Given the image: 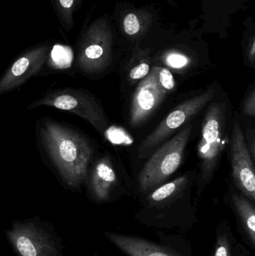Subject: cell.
I'll return each instance as SVG.
<instances>
[{"label":"cell","mask_w":255,"mask_h":256,"mask_svg":"<svg viewBox=\"0 0 255 256\" xmlns=\"http://www.w3.org/2000/svg\"><path fill=\"white\" fill-rule=\"evenodd\" d=\"M215 94V90L209 88L202 94L189 99L177 106L157 126L154 131L145 138L139 148L140 156L148 153V150L155 148L157 144L173 134L177 129L197 115L213 100Z\"/></svg>","instance_id":"obj_7"},{"label":"cell","mask_w":255,"mask_h":256,"mask_svg":"<svg viewBox=\"0 0 255 256\" xmlns=\"http://www.w3.org/2000/svg\"><path fill=\"white\" fill-rule=\"evenodd\" d=\"M7 237L20 256H61L57 240L34 221L14 224Z\"/></svg>","instance_id":"obj_6"},{"label":"cell","mask_w":255,"mask_h":256,"mask_svg":"<svg viewBox=\"0 0 255 256\" xmlns=\"http://www.w3.org/2000/svg\"><path fill=\"white\" fill-rule=\"evenodd\" d=\"M52 106L60 110L76 114L89 122L100 134H106L107 120L98 100L88 92L78 88L55 90L34 100L28 109Z\"/></svg>","instance_id":"obj_4"},{"label":"cell","mask_w":255,"mask_h":256,"mask_svg":"<svg viewBox=\"0 0 255 256\" xmlns=\"http://www.w3.org/2000/svg\"><path fill=\"white\" fill-rule=\"evenodd\" d=\"M82 0H52L55 10L66 28L73 25V12L80 6Z\"/></svg>","instance_id":"obj_17"},{"label":"cell","mask_w":255,"mask_h":256,"mask_svg":"<svg viewBox=\"0 0 255 256\" xmlns=\"http://www.w3.org/2000/svg\"><path fill=\"white\" fill-rule=\"evenodd\" d=\"M136 55L137 62L129 72V78L133 81L144 79L149 74L151 69L148 58V52L146 51L142 50L136 52Z\"/></svg>","instance_id":"obj_18"},{"label":"cell","mask_w":255,"mask_h":256,"mask_svg":"<svg viewBox=\"0 0 255 256\" xmlns=\"http://www.w3.org/2000/svg\"><path fill=\"white\" fill-rule=\"evenodd\" d=\"M163 61L166 66L174 69H183L190 64V58L185 54L172 51L167 52L163 57Z\"/></svg>","instance_id":"obj_20"},{"label":"cell","mask_w":255,"mask_h":256,"mask_svg":"<svg viewBox=\"0 0 255 256\" xmlns=\"http://www.w3.org/2000/svg\"><path fill=\"white\" fill-rule=\"evenodd\" d=\"M244 112L249 116H255V92L253 90L244 102Z\"/></svg>","instance_id":"obj_22"},{"label":"cell","mask_w":255,"mask_h":256,"mask_svg":"<svg viewBox=\"0 0 255 256\" xmlns=\"http://www.w3.org/2000/svg\"><path fill=\"white\" fill-rule=\"evenodd\" d=\"M232 165L233 178L236 186L244 196L255 203V174L254 161L252 159L246 142L240 121L236 120L232 131Z\"/></svg>","instance_id":"obj_8"},{"label":"cell","mask_w":255,"mask_h":256,"mask_svg":"<svg viewBox=\"0 0 255 256\" xmlns=\"http://www.w3.org/2000/svg\"><path fill=\"white\" fill-rule=\"evenodd\" d=\"M166 1H167L169 4H172V6L175 4V0H166Z\"/></svg>","instance_id":"obj_25"},{"label":"cell","mask_w":255,"mask_h":256,"mask_svg":"<svg viewBox=\"0 0 255 256\" xmlns=\"http://www.w3.org/2000/svg\"><path fill=\"white\" fill-rule=\"evenodd\" d=\"M245 248L240 244H237L236 248H235V256H248V254L246 252Z\"/></svg>","instance_id":"obj_24"},{"label":"cell","mask_w":255,"mask_h":256,"mask_svg":"<svg viewBox=\"0 0 255 256\" xmlns=\"http://www.w3.org/2000/svg\"><path fill=\"white\" fill-rule=\"evenodd\" d=\"M98 256V255H97V254H94V256Z\"/></svg>","instance_id":"obj_26"},{"label":"cell","mask_w":255,"mask_h":256,"mask_svg":"<svg viewBox=\"0 0 255 256\" xmlns=\"http://www.w3.org/2000/svg\"><path fill=\"white\" fill-rule=\"evenodd\" d=\"M237 244L228 222H220L216 230V244L213 256H235Z\"/></svg>","instance_id":"obj_15"},{"label":"cell","mask_w":255,"mask_h":256,"mask_svg":"<svg viewBox=\"0 0 255 256\" xmlns=\"http://www.w3.org/2000/svg\"><path fill=\"white\" fill-rule=\"evenodd\" d=\"M247 56L249 62L252 64H255V36H252L249 40L248 46L247 49Z\"/></svg>","instance_id":"obj_23"},{"label":"cell","mask_w":255,"mask_h":256,"mask_svg":"<svg viewBox=\"0 0 255 256\" xmlns=\"http://www.w3.org/2000/svg\"><path fill=\"white\" fill-rule=\"evenodd\" d=\"M112 30L106 18L94 21L85 32L78 48L77 66L86 74H100L112 61Z\"/></svg>","instance_id":"obj_5"},{"label":"cell","mask_w":255,"mask_h":256,"mask_svg":"<svg viewBox=\"0 0 255 256\" xmlns=\"http://www.w3.org/2000/svg\"><path fill=\"white\" fill-rule=\"evenodd\" d=\"M105 237L127 256H183L178 251L139 236L104 232Z\"/></svg>","instance_id":"obj_11"},{"label":"cell","mask_w":255,"mask_h":256,"mask_svg":"<svg viewBox=\"0 0 255 256\" xmlns=\"http://www.w3.org/2000/svg\"><path fill=\"white\" fill-rule=\"evenodd\" d=\"M42 142L63 182L79 188L88 177L94 149L82 134L51 118H43L40 127Z\"/></svg>","instance_id":"obj_1"},{"label":"cell","mask_w":255,"mask_h":256,"mask_svg":"<svg viewBox=\"0 0 255 256\" xmlns=\"http://www.w3.org/2000/svg\"><path fill=\"white\" fill-rule=\"evenodd\" d=\"M158 78L162 87L170 93L175 88V81L172 72L165 68L158 67Z\"/></svg>","instance_id":"obj_21"},{"label":"cell","mask_w":255,"mask_h":256,"mask_svg":"<svg viewBox=\"0 0 255 256\" xmlns=\"http://www.w3.org/2000/svg\"><path fill=\"white\" fill-rule=\"evenodd\" d=\"M168 94L159 81L158 67L153 68L135 92L130 115L132 127L142 126Z\"/></svg>","instance_id":"obj_9"},{"label":"cell","mask_w":255,"mask_h":256,"mask_svg":"<svg viewBox=\"0 0 255 256\" xmlns=\"http://www.w3.org/2000/svg\"><path fill=\"white\" fill-rule=\"evenodd\" d=\"M192 130L191 124L186 126L159 149L145 164L139 177L141 192L151 194L178 170L182 162Z\"/></svg>","instance_id":"obj_3"},{"label":"cell","mask_w":255,"mask_h":256,"mask_svg":"<svg viewBox=\"0 0 255 256\" xmlns=\"http://www.w3.org/2000/svg\"><path fill=\"white\" fill-rule=\"evenodd\" d=\"M87 180L91 196L100 202L108 201L118 180L110 160L107 158L99 160L91 168Z\"/></svg>","instance_id":"obj_12"},{"label":"cell","mask_w":255,"mask_h":256,"mask_svg":"<svg viewBox=\"0 0 255 256\" xmlns=\"http://www.w3.org/2000/svg\"><path fill=\"white\" fill-rule=\"evenodd\" d=\"M46 45L32 48L16 58L0 78V96L21 86L43 68L49 56Z\"/></svg>","instance_id":"obj_10"},{"label":"cell","mask_w":255,"mask_h":256,"mask_svg":"<svg viewBox=\"0 0 255 256\" xmlns=\"http://www.w3.org/2000/svg\"><path fill=\"white\" fill-rule=\"evenodd\" d=\"M232 202L240 232L249 246L255 250V203L244 195L237 194L232 196Z\"/></svg>","instance_id":"obj_13"},{"label":"cell","mask_w":255,"mask_h":256,"mask_svg":"<svg viewBox=\"0 0 255 256\" xmlns=\"http://www.w3.org/2000/svg\"><path fill=\"white\" fill-rule=\"evenodd\" d=\"M153 18V14L145 9L127 10L121 16L123 32L129 38H141L151 28Z\"/></svg>","instance_id":"obj_14"},{"label":"cell","mask_w":255,"mask_h":256,"mask_svg":"<svg viewBox=\"0 0 255 256\" xmlns=\"http://www.w3.org/2000/svg\"><path fill=\"white\" fill-rule=\"evenodd\" d=\"M187 179L186 176L178 178L169 183L165 184L154 190L148 196L146 202H156L164 200L171 196L182 192L187 185Z\"/></svg>","instance_id":"obj_16"},{"label":"cell","mask_w":255,"mask_h":256,"mask_svg":"<svg viewBox=\"0 0 255 256\" xmlns=\"http://www.w3.org/2000/svg\"><path fill=\"white\" fill-rule=\"evenodd\" d=\"M51 58L55 66L60 68L70 66L73 58V52L69 46L57 44L53 46L50 54Z\"/></svg>","instance_id":"obj_19"},{"label":"cell","mask_w":255,"mask_h":256,"mask_svg":"<svg viewBox=\"0 0 255 256\" xmlns=\"http://www.w3.org/2000/svg\"><path fill=\"white\" fill-rule=\"evenodd\" d=\"M226 108L224 104H211L205 114L202 138L199 144L201 159L199 190L209 183L226 147Z\"/></svg>","instance_id":"obj_2"}]
</instances>
